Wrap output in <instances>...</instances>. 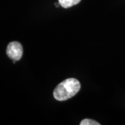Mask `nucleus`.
<instances>
[{
    "instance_id": "nucleus-4",
    "label": "nucleus",
    "mask_w": 125,
    "mask_h": 125,
    "mask_svg": "<svg viewBox=\"0 0 125 125\" xmlns=\"http://www.w3.org/2000/svg\"><path fill=\"white\" fill-rule=\"evenodd\" d=\"M100 124L91 119H84L80 122V125H99Z\"/></svg>"
},
{
    "instance_id": "nucleus-1",
    "label": "nucleus",
    "mask_w": 125,
    "mask_h": 125,
    "mask_svg": "<svg viewBox=\"0 0 125 125\" xmlns=\"http://www.w3.org/2000/svg\"><path fill=\"white\" fill-rule=\"evenodd\" d=\"M80 88L81 84L79 81L74 78H69L56 87L53 95L58 101H65L76 95Z\"/></svg>"
},
{
    "instance_id": "nucleus-2",
    "label": "nucleus",
    "mask_w": 125,
    "mask_h": 125,
    "mask_svg": "<svg viewBox=\"0 0 125 125\" xmlns=\"http://www.w3.org/2000/svg\"><path fill=\"white\" fill-rule=\"evenodd\" d=\"M6 54L10 59L18 61L21 59L23 55L22 46L20 42L16 41L11 42L8 45Z\"/></svg>"
},
{
    "instance_id": "nucleus-3",
    "label": "nucleus",
    "mask_w": 125,
    "mask_h": 125,
    "mask_svg": "<svg viewBox=\"0 0 125 125\" xmlns=\"http://www.w3.org/2000/svg\"><path fill=\"white\" fill-rule=\"evenodd\" d=\"M81 0H58L60 6H61L62 8L65 9L70 8L73 6H75Z\"/></svg>"
}]
</instances>
